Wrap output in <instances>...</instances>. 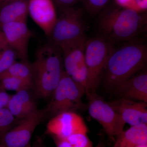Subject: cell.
I'll return each instance as SVG.
<instances>
[{
    "label": "cell",
    "mask_w": 147,
    "mask_h": 147,
    "mask_svg": "<svg viewBox=\"0 0 147 147\" xmlns=\"http://www.w3.org/2000/svg\"><path fill=\"white\" fill-rule=\"evenodd\" d=\"M147 60L146 46L142 42H126L118 48L113 47L103 73L105 85L114 89L144 68Z\"/></svg>",
    "instance_id": "6da1fadb"
},
{
    "label": "cell",
    "mask_w": 147,
    "mask_h": 147,
    "mask_svg": "<svg viewBox=\"0 0 147 147\" xmlns=\"http://www.w3.org/2000/svg\"><path fill=\"white\" fill-rule=\"evenodd\" d=\"M146 21V16L142 12L117 6L102 11L98 26L101 35L115 44L136 41Z\"/></svg>",
    "instance_id": "7a4b0ae2"
},
{
    "label": "cell",
    "mask_w": 147,
    "mask_h": 147,
    "mask_svg": "<svg viewBox=\"0 0 147 147\" xmlns=\"http://www.w3.org/2000/svg\"><path fill=\"white\" fill-rule=\"evenodd\" d=\"M31 64L36 94L42 98L52 96L64 70L61 49L50 42L40 45Z\"/></svg>",
    "instance_id": "3957f363"
},
{
    "label": "cell",
    "mask_w": 147,
    "mask_h": 147,
    "mask_svg": "<svg viewBox=\"0 0 147 147\" xmlns=\"http://www.w3.org/2000/svg\"><path fill=\"white\" fill-rule=\"evenodd\" d=\"M85 90L67 74L64 70L52 99L45 110L46 115L52 117L65 112L77 113L88 108L82 97Z\"/></svg>",
    "instance_id": "277c9868"
},
{
    "label": "cell",
    "mask_w": 147,
    "mask_h": 147,
    "mask_svg": "<svg viewBox=\"0 0 147 147\" xmlns=\"http://www.w3.org/2000/svg\"><path fill=\"white\" fill-rule=\"evenodd\" d=\"M114 45V43L101 35L87 39L85 48L88 73V92L86 94L96 92Z\"/></svg>",
    "instance_id": "5b68a950"
},
{
    "label": "cell",
    "mask_w": 147,
    "mask_h": 147,
    "mask_svg": "<svg viewBox=\"0 0 147 147\" xmlns=\"http://www.w3.org/2000/svg\"><path fill=\"white\" fill-rule=\"evenodd\" d=\"M49 38L59 48L86 36L82 10L73 7L59 9Z\"/></svg>",
    "instance_id": "8992f818"
},
{
    "label": "cell",
    "mask_w": 147,
    "mask_h": 147,
    "mask_svg": "<svg viewBox=\"0 0 147 147\" xmlns=\"http://www.w3.org/2000/svg\"><path fill=\"white\" fill-rule=\"evenodd\" d=\"M86 36L61 47L65 71L88 92V69L85 59Z\"/></svg>",
    "instance_id": "52a82bcc"
},
{
    "label": "cell",
    "mask_w": 147,
    "mask_h": 147,
    "mask_svg": "<svg viewBox=\"0 0 147 147\" xmlns=\"http://www.w3.org/2000/svg\"><path fill=\"white\" fill-rule=\"evenodd\" d=\"M89 100V113L103 127L108 137L114 139L124 131L125 122L108 102L105 101L96 92L86 94Z\"/></svg>",
    "instance_id": "ba28073f"
},
{
    "label": "cell",
    "mask_w": 147,
    "mask_h": 147,
    "mask_svg": "<svg viewBox=\"0 0 147 147\" xmlns=\"http://www.w3.org/2000/svg\"><path fill=\"white\" fill-rule=\"evenodd\" d=\"M46 116L44 110L37 109L30 113L11 129L1 144L4 147H28L35 129Z\"/></svg>",
    "instance_id": "9c48e42d"
},
{
    "label": "cell",
    "mask_w": 147,
    "mask_h": 147,
    "mask_svg": "<svg viewBox=\"0 0 147 147\" xmlns=\"http://www.w3.org/2000/svg\"><path fill=\"white\" fill-rule=\"evenodd\" d=\"M88 130L84 119L77 113L65 112L53 117L47 125V132L61 138H67L76 133L88 134Z\"/></svg>",
    "instance_id": "30bf717a"
},
{
    "label": "cell",
    "mask_w": 147,
    "mask_h": 147,
    "mask_svg": "<svg viewBox=\"0 0 147 147\" xmlns=\"http://www.w3.org/2000/svg\"><path fill=\"white\" fill-rule=\"evenodd\" d=\"M1 30L4 34L8 46L23 61H28L29 41L32 33L26 21H18L3 25Z\"/></svg>",
    "instance_id": "8fae6325"
},
{
    "label": "cell",
    "mask_w": 147,
    "mask_h": 147,
    "mask_svg": "<svg viewBox=\"0 0 147 147\" xmlns=\"http://www.w3.org/2000/svg\"><path fill=\"white\" fill-rule=\"evenodd\" d=\"M28 13L48 38L57 18L53 0H28Z\"/></svg>",
    "instance_id": "7c38bea8"
},
{
    "label": "cell",
    "mask_w": 147,
    "mask_h": 147,
    "mask_svg": "<svg viewBox=\"0 0 147 147\" xmlns=\"http://www.w3.org/2000/svg\"><path fill=\"white\" fill-rule=\"evenodd\" d=\"M108 102L125 123L131 126L147 124V102L123 98Z\"/></svg>",
    "instance_id": "4fadbf2b"
},
{
    "label": "cell",
    "mask_w": 147,
    "mask_h": 147,
    "mask_svg": "<svg viewBox=\"0 0 147 147\" xmlns=\"http://www.w3.org/2000/svg\"><path fill=\"white\" fill-rule=\"evenodd\" d=\"M114 90L121 98L147 102V71L131 76L119 84Z\"/></svg>",
    "instance_id": "5bb4252c"
},
{
    "label": "cell",
    "mask_w": 147,
    "mask_h": 147,
    "mask_svg": "<svg viewBox=\"0 0 147 147\" xmlns=\"http://www.w3.org/2000/svg\"><path fill=\"white\" fill-rule=\"evenodd\" d=\"M147 144V125L131 126L118 137L113 147H135Z\"/></svg>",
    "instance_id": "9a60e30c"
},
{
    "label": "cell",
    "mask_w": 147,
    "mask_h": 147,
    "mask_svg": "<svg viewBox=\"0 0 147 147\" xmlns=\"http://www.w3.org/2000/svg\"><path fill=\"white\" fill-rule=\"evenodd\" d=\"M28 0L18 1L0 9V30L3 25L18 21L27 22Z\"/></svg>",
    "instance_id": "2e32d148"
},
{
    "label": "cell",
    "mask_w": 147,
    "mask_h": 147,
    "mask_svg": "<svg viewBox=\"0 0 147 147\" xmlns=\"http://www.w3.org/2000/svg\"><path fill=\"white\" fill-rule=\"evenodd\" d=\"M5 76H14L33 84V71L31 63L29 62L16 61L7 70L0 74V78Z\"/></svg>",
    "instance_id": "e0dca14e"
},
{
    "label": "cell",
    "mask_w": 147,
    "mask_h": 147,
    "mask_svg": "<svg viewBox=\"0 0 147 147\" xmlns=\"http://www.w3.org/2000/svg\"><path fill=\"white\" fill-rule=\"evenodd\" d=\"M0 87L7 90L16 92L23 90H28L33 88V84L17 77L5 76L0 78Z\"/></svg>",
    "instance_id": "ac0fdd59"
},
{
    "label": "cell",
    "mask_w": 147,
    "mask_h": 147,
    "mask_svg": "<svg viewBox=\"0 0 147 147\" xmlns=\"http://www.w3.org/2000/svg\"><path fill=\"white\" fill-rule=\"evenodd\" d=\"M6 108L16 119H21L32 113L18 100L16 94L11 96Z\"/></svg>",
    "instance_id": "d6986e66"
},
{
    "label": "cell",
    "mask_w": 147,
    "mask_h": 147,
    "mask_svg": "<svg viewBox=\"0 0 147 147\" xmlns=\"http://www.w3.org/2000/svg\"><path fill=\"white\" fill-rule=\"evenodd\" d=\"M16 119L7 108L0 109V144L5 134L15 125Z\"/></svg>",
    "instance_id": "ffe728a7"
},
{
    "label": "cell",
    "mask_w": 147,
    "mask_h": 147,
    "mask_svg": "<svg viewBox=\"0 0 147 147\" xmlns=\"http://www.w3.org/2000/svg\"><path fill=\"white\" fill-rule=\"evenodd\" d=\"M17 58L16 53L9 46L0 50V74L7 70Z\"/></svg>",
    "instance_id": "44dd1931"
},
{
    "label": "cell",
    "mask_w": 147,
    "mask_h": 147,
    "mask_svg": "<svg viewBox=\"0 0 147 147\" xmlns=\"http://www.w3.org/2000/svg\"><path fill=\"white\" fill-rule=\"evenodd\" d=\"M91 14H97L108 4L110 0H81Z\"/></svg>",
    "instance_id": "7402d4cb"
},
{
    "label": "cell",
    "mask_w": 147,
    "mask_h": 147,
    "mask_svg": "<svg viewBox=\"0 0 147 147\" xmlns=\"http://www.w3.org/2000/svg\"><path fill=\"white\" fill-rule=\"evenodd\" d=\"M16 95L18 100L29 111L33 112L38 109L28 92V90H23L16 92Z\"/></svg>",
    "instance_id": "603a6c76"
},
{
    "label": "cell",
    "mask_w": 147,
    "mask_h": 147,
    "mask_svg": "<svg viewBox=\"0 0 147 147\" xmlns=\"http://www.w3.org/2000/svg\"><path fill=\"white\" fill-rule=\"evenodd\" d=\"M59 9L73 7L81 0H53Z\"/></svg>",
    "instance_id": "cb8c5ba5"
},
{
    "label": "cell",
    "mask_w": 147,
    "mask_h": 147,
    "mask_svg": "<svg viewBox=\"0 0 147 147\" xmlns=\"http://www.w3.org/2000/svg\"><path fill=\"white\" fill-rule=\"evenodd\" d=\"M53 137L57 147H76L65 138H61L56 137Z\"/></svg>",
    "instance_id": "d4e9b609"
},
{
    "label": "cell",
    "mask_w": 147,
    "mask_h": 147,
    "mask_svg": "<svg viewBox=\"0 0 147 147\" xmlns=\"http://www.w3.org/2000/svg\"><path fill=\"white\" fill-rule=\"evenodd\" d=\"M147 0H134V10L143 12L146 10Z\"/></svg>",
    "instance_id": "484cf974"
},
{
    "label": "cell",
    "mask_w": 147,
    "mask_h": 147,
    "mask_svg": "<svg viewBox=\"0 0 147 147\" xmlns=\"http://www.w3.org/2000/svg\"><path fill=\"white\" fill-rule=\"evenodd\" d=\"M10 97L11 96L5 92V90L0 87V103L3 108H6Z\"/></svg>",
    "instance_id": "4316f807"
},
{
    "label": "cell",
    "mask_w": 147,
    "mask_h": 147,
    "mask_svg": "<svg viewBox=\"0 0 147 147\" xmlns=\"http://www.w3.org/2000/svg\"><path fill=\"white\" fill-rule=\"evenodd\" d=\"M117 5L134 10V0H115Z\"/></svg>",
    "instance_id": "83f0119b"
},
{
    "label": "cell",
    "mask_w": 147,
    "mask_h": 147,
    "mask_svg": "<svg viewBox=\"0 0 147 147\" xmlns=\"http://www.w3.org/2000/svg\"><path fill=\"white\" fill-rule=\"evenodd\" d=\"M8 46L4 34L1 30H0V50H3Z\"/></svg>",
    "instance_id": "f1b7e54d"
},
{
    "label": "cell",
    "mask_w": 147,
    "mask_h": 147,
    "mask_svg": "<svg viewBox=\"0 0 147 147\" xmlns=\"http://www.w3.org/2000/svg\"><path fill=\"white\" fill-rule=\"evenodd\" d=\"M21 1L23 0H0V9L11 3Z\"/></svg>",
    "instance_id": "f546056e"
},
{
    "label": "cell",
    "mask_w": 147,
    "mask_h": 147,
    "mask_svg": "<svg viewBox=\"0 0 147 147\" xmlns=\"http://www.w3.org/2000/svg\"><path fill=\"white\" fill-rule=\"evenodd\" d=\"M135 147H147V144L139 145Z\"/></svg>",
    "instance_id": "4dcf8cb0"
},
{
    "label": "cell",
    "mask_w": 147,
    "mask_h": 147,
    "mask_svg": "<svg viewBox=\"0 0 147 147\" xmlns=\"http://www.w3.org/2000/svg\"><path fill=\"white\" fill-rule=\"evenodd\" d=\"M3 108V106H2V105H1V103H0V109H2V108Z\"/></svg>",
    "instance_id": "1f68e13d"
},
{
    "label": "cell",
    "mask_w": 147,
    "mask_h": 147,
    "mask_svg": "<svg viewBox=\"0 0 147 147\" xmlns=\"http://www.w3.org/2000/svg\"><path fill=\"white\" fill-rule=\"evenodd\" d=\"M0 147H4V146L2 144H0Z\"/></svg>",
    "instance_id": "d6a6232c"
},
{
    "label": "cell",
    "mask_w": 147,
    "mask_h": 147,
    "mask_svg": "<svg viewBox=\"0 0 147 147\" xmlns=\"http://www.w3.org/2000/svg\"><path fill=\"white\" fill-rule=\"evenodd\" d=\"M28 147H31L30 146H29Z\"/></svg>",
    "instance_id": "836d02e7"
}]
</instances>
